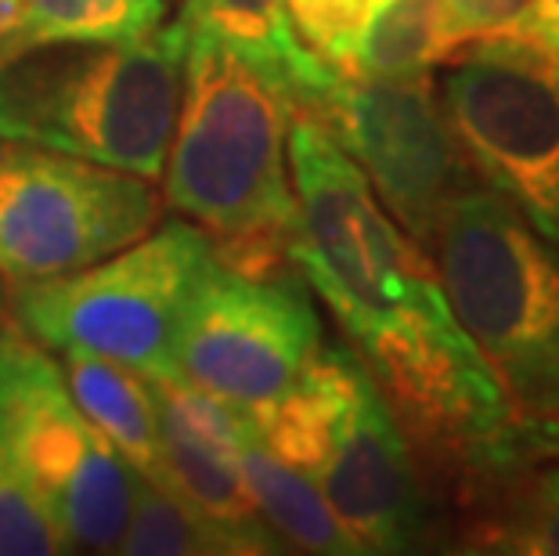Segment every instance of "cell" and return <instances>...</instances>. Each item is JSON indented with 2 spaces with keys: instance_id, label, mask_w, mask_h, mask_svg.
Instances as JSON below:
<instances>
[{
  "instance_id": "1",
  "label": "cell",
  "mask_w": 559,
  "mask_h": 556,
  "mask_svg": "<svg viewBox=\"0 0 559 556\" xmlns=\"http://www.w3.org/2000/svg\"><path fill=\"white\" fill-rule=\"evenodd\" d=\"M293 113L213 33L188 22L185 91L166 152V203L199 224L224 268L296 271Z\"/></svg>"
},
{
  "instance_id": "2",
  "label": "cell",
  "mask_w": 559,
  "mask_h": 556,
  "mask_svg": "<svg viewBox=\"0 0 559 556\" xmlns=\"http://www.w3.org/2000/svg\"><path fill=\"white\" fill-rule=\"evenodd\" d=\"M185 55V15L138 40L26 47L0 62V138L159 181Z\"/></svg>"
},
{
  "instance_id": "3",
  "label": "cell",
  "mask_w": 559,
  "mask_h": 556,
  "mask_svg": "<svg viewBox=\"0 0 559 556\" xmlns=\"http://www.w3.org/2000/svg\"><path fill=\"white\" fill-rule=\"evenodd\" d=\"M440 289L523 419L559 423V242L477 185L430 242Z\"/></svg>"
},
{
  "instance_id": "4",
  "label": "cell",
  "mask_w": 559,
  "mask_h": 556,
  "mask_svg": "<svg viewBox=\"0 0 559 556\" xmlns=\"http://www.w3.org/2000/svg\"><path fill=\"white\" fill-rule=\"evenodd\" d=\"M210 264L206 232L166 221L73 275L11 286V315L51 354L80 351L141 376H177V336Z\"/></svg>"
},
{
  "instance_id": "5",
  "label": "cell",
  "mask_w": 559,
  "mask_h": 556,
  "mask_svg": "<svg viewBox=\"0 0 559 556\" xmlns=\"http://www.w3.org/2000/svg\"><path fill=\"white\" fill-rule=\"evenodd\" d=\"M0 448L37 484L73 553H116L134 477L94 430L51 351L0 326Z\"/></svg>"
},
{
  "instance_id": "6",
  "label": "cell",
  "mask_w": 559,
  "mask_h": 556,
  "mask_svg": "<svg viewBox=\"0 0 559 556\" xmlns=\"http://www.w3.org/2000/svg\"><path fill=\"white\" fill-rule=\"evenodd\" d=\"M163 217L156 181L0 138V279H62L148 235Z\"/></svg>"
},
{
  "instance_id": "7",
  "label": "cell",
  "mask_w": 559,
  "mask_h": 556,
  "mask_svg": "<svg viewBox=\"0 0 559 556\" xmlns=\"http://www.w3.org/2000/svg\"><path fill=\"white\" fill-rule=\"evenodd\" d=\"M440 105L480 181L559 242L556 58L509 33L469 40L440 80Z\"/></svg>"
},
{
  "instance_id": "8",
  "label": "cell",
  "mask_w": 559,
  "mask_h": 556,
  "mask_svg": "<svg viewBox=\"0 0 559 556\" xmlns=\"http://www.w3.org/2000/svg\"><path fill=\"white\" fill-rule=\"evenodd\" d=\"M358 163L383 210L430 250L437 224L462 192L484 185L430 76H336L311 113Z\"/></svg>"
},
{
  "instance_id": "9",
  "label": "cell",
  "mask_w": 559,
  "mask_h": 556,
  "mask_svg": "<svg viewBox=\"0 0 559 556\" xmlns=\"http://www.w3.org/2000/svg\"><path fill=\"white\" fill-rule=\"evenodd\" d=\"M321 347V322L300 271L242 275L217 257L177 336V376L235 409L278 398Z\"/></svg>"
},
{
  "instance_id": "10",
  "label": "cell",
  "mask_w": 559,
  "mask_h": 556,
  "mask_svg": "<svg viewBox=\"0 0 559 556\" xmlns=\"http://www.w3.org/2000/svg\"><path fill=\"white\" fill-rule=\"evenodd\" d=\"M311 481L361 553H408L430 535L419 459L368 369Z\"/></svg>"
},
{
  "instance_id": "11",
  "label": "cell",
  "mask_w": 559,
  "mask_h": 556,
  "mask_svg": "<svg viewBox=\"0 0 559 556\" xmlns=\"http://www.w3.org/2000/svg\"><path fill=\"white\" fill-rule=\"evenodd\" d=\"M181 15L213 33L293 116L311 113L340 76L300 40L285 0H185Z\"/></svg>"
},
{
  "instance_id": "12",
  "label": "cell",
  "mask_w": 559,
  "mask_h": 556,
  "mask_svg": "<svg viewBox=\"0 0 559 556\" xmlns=\"http://www.w3.org/2000/svg\"><path fill=\"white\" fill-rule=\"evenodd\" d=\"M62 376L80 412L94 423L120 459L152 484L166 488V463L159 441V412L152 398L148 376L127 369L120 362L94 358V354L66 351Z\"/></svg>"
},
{
  "instance_id": "13",
  "label": "cell",
  "mask_w": 559,
  "mask_h": 556,
  "mask_svg": "<svg viewBox=\"0 0 559 556\" xmlns=\"http://www.w3.org/2000/svg\"><path fill=\"white\" fill-rule=\"evenodd\" d=\"M239 463L260 517L278 531V539L289 549L325 553V556L361 553L354 535L332 513L325 495L318 492V484L311 477H304L296 466L282 463L257 434L242 445Z\"/></svg>"
},
{
  "instance_id": "14",
  "label": "cell",
  "mask_w": 559,
  "mask_h": 556,
  "mask_svg": "<svg viewBox=\"0 0 559 556\" xmlns=\"http://www.w3.org/2000/svg\"><path fill=\"white\" fill-rule=\"evenodd\" d=\"M559 441L534 452L509 473L473 513L477 549L559 556Z\"/></svg>"
},
{
  "instance_id": "15",
  "label": "cell",
  "mask_w": 559,
  "mask_h": 556,
  "mask_svg": "<svg viewBox=\"0 0 559 556\" xmlns=\"http://www.w3.org/2000/svg\"><path fill=\"white\" fill-rule=\"evenodd\" d=\"M116 553L127 556H249L246 539L217 524L174 488L134 477L130 513Z\"/></svg>"
},
{
  "instance_id": "16",
  "label": "cell",
  "mask_w": 559,
  "mask_h": 556,
  "mask_svg": "<svg viewBox=\"0 0 559 556\" xmlns=\"http://www.w3.org/2000/svg\"><path fill=\"white\" fill-rule=\"evenodd\" d=\"M455 51L440 0H386L365 33L350 76H430Z\"/></svg>"
},
{
  "instance_id": "17",
  "label": "cell",
  "mask_w": 559,
  "mask_h": 556,
  "mask_svg": "<svg viewBox=\"0 0 559 556\" xmlns=\"http://www.w3.org/2000/svg\"><path fill=\"white\" fill-rule=\"evenodd\" d=\"M166 0H29L22 51L37 44H120L148 37Z\"/></svg>"
},
{
  "instance_id": "18",
  "label": "cell",
  "mask_w": 559,
  "mask_h": 556,
  "mask_svg": "<svg viewBox=\"0 0 559 556\" xmlns=\"http://www.w3.org/2000/svg\"><path fill=\"white\" fill-rule=\"evenodd\" d=\"M73 553L51 506L26 473L0 448V556Z\"/></svg>"
},
{
  "instance_id": "19",
  "label": "cell",
  "mask_w": 559,
  "mask_h": 556,
  "mask_svg": "<svg viewBox=\"0 0 559 556\" xmlns=\"http://www.w3.org/2000/svg\"><path fill=\"white\" fill-rule=\"evenodd\" d=\"M285 4L300 40L321 62L350 76L365 33L386 0H285Z\"/></svg>"
},
{
  "instance_id": "20",
  "label": "cell",
  "mask_w": 559,
  "mask_h": 556,
  "mask_svg": "<svg viewBox=\"0 0 559 556\" xmlns=\"http://www.w3.org/2000/svg\"><path fill=\"white\" fill-rule=\"evenodd\" d=\"M440 4H444L451 37L462 47L469 40L509 33L531 0H440Z\"/></svg>"
},
{
  "instance_id": "21",
  "label": "cell",
  "mask_w": 559,
  "mask_h": 556,
  "mask_svg": "<svg viewBox=\"0 0 559 556\" xmlns=\"http://www.w3.org/2000/svg\"><path fill=\"white\" fill-rule=\"evenodd\" d=\"M509 37H520L559 62V0H531L513 22Z\"/></svg>"
},
{
  "instance_id": "22",
  "label": "cell",
  "mask_w": 559,
  "mask_h": 556,
  "mask_svg": "<svg viewBox=\"0 0 559 556\" xmlns=\"http://www.w3.org/2000/svg\"><path fill=\"white\" fill-rule=\"evenodd\" d=\"M29 0H0V62L22 51V29H26Z\"/></svg>"
},
{
  "instance_id": "23",
  "label": "cell",
  "mask_w": 559,
  "mask_h": 556,
  "mask_svg": "<svg viewBox=\"0 0 559 556\" xmlns=\"http://www.w3.org/2000/svg\"><path fill=\"white\" fill-rule=\"evenodd\" d=\"M166 4H185V0H166Z\"/></svg>"
}]
</instances>
